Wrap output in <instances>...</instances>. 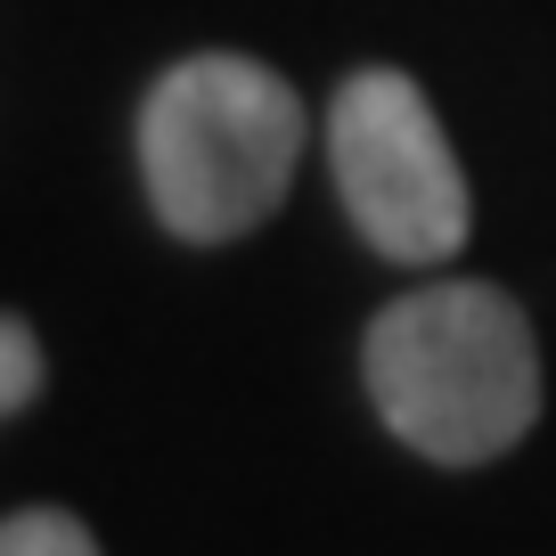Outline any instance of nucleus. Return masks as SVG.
<instances>
[{
	"label": "nucleus",
	"mask_w": 556,
	"mask_h": 556,
	"mask_svg": "<svg viewBox=\"0 0 556 556\" xmlns=\"http://www.w3.org/2000/svg\"><path fill=\"white\" fill-rule=\"evenodd\" d=\"M303 106L262 58H180L139 106V173L173 238L229 245L287 197Z\"/></svg>",
	"instance_id": "nucleus-2"
},
{
	"label": "nucleus",
	"mask_w": 556,
	"mask_h": 556,
	"mask_svg": "<svg viewBox=\"0 0 556 556\" xmlns=\"http://www.w3.org/2000/svg\"><path fill=\"white\" fill-rule=\"evenodd\" d=\"M361 377L393 442L434 467H483L540 417V344L516 295L483 278H434L384 303L361 344Z\"/></svg>",
	"instance_id": "nucleus-1"
},
{
	"label": "nucleus",
	"mask_w": 556,
	"mask_h": 556,
	"mask_svg": "<svg viewBox=\"0 0 556 556\" xmlns=\"http://www.w3.org/2000/svg\"><path fill=\"white\" fill-rule=\"evenodd\" d=\"M328 156H336V189L344 213L377 254L393 262H442L467 238V180L442 139L434 106L409 74L393 66H361L336 90L328 115Z\"/></svg>",
	"instance_id": "nucleus-3"
},
{
	"label": "nucleus",
	"mask_w": 556,
	"mask_h": 556,
	"mask_svg": "<svg viewBox=\"0 0 556 556\" xmlns=\"http://www.w3.org/2000/svg\"><path fill=\"white\" fill-rule=\"evenodd\" d=\"M34 393H41V344L25 319H0V409L9 417L34 409Z\"/></svg>",
	"instance_id": "nucleus-5"
},
{
	"label": "nucleus",
	"mask_w": 556,
	"mask_h": 556,
	"mask_svg": "<svg viewBox=\"0 0 556 556\" xmlns=\"http://www.w3.org/2000/svg\"><path fill=\"white\" fill-rule=\"evenodd\" d=\"M0 556H99V540L66 507H17L0 523Z\"/></svg>",
	"instance_id": "nucleus-4"
}]
</instances>
